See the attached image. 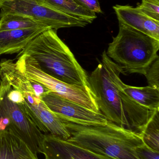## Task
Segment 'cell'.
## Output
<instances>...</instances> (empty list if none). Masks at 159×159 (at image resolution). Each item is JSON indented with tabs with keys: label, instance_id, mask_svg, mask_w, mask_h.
Returning a JSON list of instances; mask_svg holds the SVG:
<instances>
[{
	"label": "cell",
	"instance_id": "obj_1",
	"mask_svg": "<svg viewBox=\"0 0 159 159\" xmlns=\"http://www.w3.org/2000/svg\"><path fill=\"white\" fill-rule=\"evenodd\" d=\"M101 61L88 76L89 88L100 112L118 126L142 134L155 111L136 102L123 91L121 69L104 50Z\"/></svg>",
	"mask_w": 159,
	"mask_h": 159
},
{
	"label": "cell",
	"instance_id": "obj_2",
	"mask_svg": "<svg viewBox=\"0 0 159 159\" xmlns=\"http://www.w3.org/2000/svg\"><path fill=\"white\" fill-rule=\"evenodd\" d=\"M68 141L111 159H140L136 148L144 143L141 134L110 121L104 125H83L63 120Z\"/></svg>",
	"mask_w": 159,
	"mask_h": 159
},
{
	"label": "cell",
	"instance_id": "obj_3",
	"mask_svg": "<svg viewBox=\"0 0 159 159\" xmlns=\"http://www.w3.org/2000/svg\"><path fill=\"white\" fill-rule=\"evenodd\" d=\"M57 31H43L27 45L20 54H27L40 69L53 78L71 85L88 87V76Z\"/></svg>",
	"mask_w": 159,
	"mask_h": 159
},
{
	"label": "cell",
	"instance_id": "obj_4",
	"mask_svg": "<svg viewBox=\"0 0 159 159\" xmlns=\"http://www.w3.org/2000/svg\"><path fill=\"white\" fill-rule=\"evenodd\" d=\"M119 23V31L109 44L106 54L119 66L122 74H140L159 57V41L129 26Z\"/></svg>",
	"mask_w": 159,
	"mask_h": 159
},
{
	"label": "cell",
	"instance_id": "obj_5",
	"mask_svg": "<svg viewBox=\"0 0 159 159\" xmlns=\"http://www.w3.org/2000/svg\"><path fill=\"white\" fill-rule=\"evenodd\" d=\"M11 87L0 74V130L7 129L22 140L35 156L40 154L42 133L26 113L24 103L17 104L7 97Z\"/></svg>",
	"mask_w": 159,
	"mask_h": 159
},
{
	"label": "cell",
	"instance_id": "obj_6",
	"mask_svg": "<svg viewBox=\"0 0 159 159\" xmlns=\"http://www.w3.org/2000/svg\"><path fill=\"white\" fill-rule=\"evenodd\" d=\"M16 63L26 77L42 84L49 91L96 113H101L88 87L71 85L53 78L44 72L36 61L27 54H20Z\"/></svg>",
	"mask_w": 159,
	"mask_h": 159
},
{
	"label": "cell",
	"instance_id": "obj_7",
	"mask_svg": "<svg viewBox=\"0 0 159 159\" xmlns=\"http://www.w3.org/2000/svg\"><path fill=\"white\" fill-rule=\"evenodd\" d=\"M1 13L28 16L57 30L61 28L84 27L89 23L60 12L37 0H8L0 4Z\"/></svg>",
	"mask_w": 159,
	"mask_h": 159
},
{
	"label": "cell",
	"instance_id": "obj_8",
	"mask_svg": "<svg viewBox=\"0 0 159 159\" xmlns=\"http://www.w3.org/2000/svg\"><path fill=\"white\" fill-rule=\"evenodd\" d=\"M41 99L62 120L83 125H104L108 122L101 113L90 110L53 92H48Z\"/></svg>",
	"mask_w": 159,
	"mask_h": 159
},
{
	"label": "cell",
	"instance_id": "obj_9",
	"mask_svg": "<svg viewBox=\"0 0 159 159\" xmlns=\"http://www.w3.org/2000/svg\"><path fill=\"white\" fill-rule=\"evenodd\" d=\"M40 153L44 159H111L50 134H44Z\"/></svg>",
	"mask_w": 159,
	"mask_h": 159
},
{
	"label": "cell",
	"instance_id": "obj_10",
	"mask_svg": "<svg viewBox=\"0 0 159 159\" xmlns=\"http://www.w3.org/2000/svg\"><path fill=\"white\" fill-rule=\"evenodd\" d=\"M26 113L41 132L67 140L70 133L64 122L47 106L43 101L38 104L32 105L25 100Z\"/></svg>",
	"mask_w": 159,
	"mask_h": 159
},
{
	"label": "cell",
	"instance_id": "obj_11",
	"mask_svg": "<svg viewBox=\"0 0 159 159\" xmlns=\"http://www.w3.org/2000/svg\"><path fill=\"white\" fill-rule=\"evenodd\" d=\"M113 8L119 22L159 41V21L148 17L137 7L117 5Z\"/></svg>",
	"mask_w": 159,
	"mask_h": 159
},
{
	"label": "cell",
	"instance_id": "obj_12",
	"mask_svg": "<svg viewBox=\"0 0 159 159\" xmlns=\"http://www.w3.org/2000/svg\"><path fill=\"white\" fill-rule=\"evenodd\" d=\"M47 28L0 32V55L13 54L22 51L31 40Z\"/></svg>",
	"mask_w": 159,
	"mask_h": 159
},
{
	"label": "cell",
	"instance_id": "obj_13",
	"mask_svg": "<svg viewBox=\"0 0 159 159\" xmlns=\"http://www.w3.org/2000/svg\"><path fill=\"white\" fill-rule=\"evenodd\" d=\"M0 159H38L28 146L7 129L0 130Z\"/></svg>",
	"mask_w": 159,
	"mask_h": 159
},
{
	"label": "cell",
	"instance_id": "obj_14",
	"mask_svg": "<svg viewBox=\"0 0 159 159\" xmlns=\"http://www.w3.org/2000/svg\"><path fill=\"white\" fill-rule=\"evenodd\" d=\"M0 74L6 78L13 89L22 93L25 100L37 97L32 86L30 80L20 71L16 63L12 60L3 59L1 60Z\"/></svg>",
	"mask_w": 159,
	"mask_h": 159
},
{
	"label": "cell",
	"instance_id": "obj_15",
	"mask_svg": "<svg viewBox=\"0 0 159 159\" xmlns=\"http://www.w3.org/2000/svg\"><path fill=\"white\" fill-rule=\"evenodd\" d=\"M68 16L91 23L97 18L96 13L79 5L73 0H37Z\"/></svg>",
	"mask_w": 159,
	"mask_h": 159
},
{
	"label": "cell",
	"instance_id": "obj_16",
	"mask_svg": "<svg viewBox=\"0 0 159 159\" xmlns=\"http://www.w3.org/2000/svg\"><path fill=\"white\" fill-rule=\"evenodd\" d=\"M123 90L136 102L152 111L159 109V89L147 86L137 87L123 84Z\"/></svg>",
	"mask_w": 159,
	"mask_h": 159
},
{
	"label": "cell",
	"instance_id": "obj_17",
	"mask_svg": "<svg viewBox=\"0 0 159 159\" xmlns=\"http://www.w3.org/2000/svg\"><path fill=\"white\" fill-rule=\"evenodd\" d=\"M49 28L28 16L16 13L0 14V32L34 28Z\"/></svg>",
	"mask_w": 159,
	"mask_h": 159
},
{
	"label": "cell",
	"instance_id": "obj_18",
	"mask_svg": "<svg viewBox=\"0 0 159 159\" xmlns=\"http://www.w3.org/2000/svg\"><path fill=\"white\" fill-rule=\"evenodd\" d=\"M141 136L147 146L159 152V109L155 111Z\"/></svg>",
	"mask_w": 159,
	"mask_h": 159
},
{
	"label": "cell",
	"instance_id": "obj_19",
	"mask_svg": "<svg viewBox=\"0 0 159 159\" xmlns=\"http://www.w3.org/2000/svg\"><path fill=\"white\" fill-rule=\"evenodd\" d=\"M145 76L147 80L148 86L159 89V57L150 64L147 70Z\"/></svg>",
	"mask_w": 159,
	"mask_h": 159
},
{
	"label": "cell",
	"instance_id": "obj_20",
	"mask_svg": "<svg viewBox=\"0 0 159 159\" xmlns=\"http://www.w3.org/2000/svg\"><path fill=\"white\" fill-rule=\"evenodd\" d=\"M137 8L148 17L159 21V5L142 1V4L137 7Z\"/></svg>",
	"mask_w": 159,
	"mask_h": 159
},
{
	"label": "cell",
	"instance_id": "obj_21",
	"mask_svg": "<svg viewBox=\"0 0 159 159\" xmlns=\"http://www.w3.org/2000/svg\"><path fill=\"white\" fill-rule=\"evenodd\" d=\"M136 153L140 159H159V152L147 146L144 143L136 148Z\"/></svg>",
	"mask_w": 159,
	"mask_h": 159
},
{
	"label": "cell",
	"instance_id": "obj_22",
	"mask_svg": "<svg viewBox=\"0 0 159 159\" xmlns=\"http://www.w3.org/2000/svg\"><path fill=\"white\" fill-rule=\"evenodd\" d=\"M77 4L95 13H103L98 0H73Z\"/></svg>",
	"mask_w": 159,
	"mask_h": 159
},
{
	"label": "cell",
	"instance_id": "obj_23",
	"mask_svg": "<svg viewBox=\"0 0 159 159\" xmlns=\"http://www.w3.org/2000/svg\"><path fill=\"white\" fill-rule=\"evenodd\" d=\"M7 97L11 102L17 104H22L25 102V99L22 93L19 91L13 89L11 86L7 92Z\"/></svg>",
	"mask_w": 159,
	"mask_h": 159
},
{
	"label": "cell",
	"instance_id": "obj_24",
	"mask_svg": "<svg viewBox=\"0 0 159 159\" xmlns=\"http://www.w3.org/2000/svg\"><path fill=\"white\" fill-rule=\"evenodd\" d=\"M30 80L31 81L32 86L34 90L35 93L38 98L41 99V97L44 94L48 92L49 91L47 89L44 87L42 84H40L34 80Z\"/></svg>",
	"mask_w": 159,
	"mask_h": 159
},
{
	"label": "cell",
	"instance_id": "obj_25",
	"mask_svg": "<svg viewBox=\"0 0 159 159\" xmlns=\"http://www.w3.org/2000/svg\"><path fill=\"white\" fill-rule=\"evenodd\" d=\"M142 1L147 2L159 5V0H142Z\"/></svg>",
	"mask_w": 159,
	"mask_h": 159
},
{
	"label": "cell",
	"instance_id": "obj_26",
	"mask_svg": "<svg viewBox=\"0 0 159 159\" xmlns=\"http://www.w3.org/2000/svg\"><path fill=\"white\" fill-rule=\"evenodd\" d=\"M8 1V0H0V4H2V3L3 2H5V1Z\"/></svg>",
	"mask_w": 159,
	"mask_h": 159
},
{
	"label": "cell",
	"instance_id": "obj_27",
	"mask_svg": "<svg viewBox=\"0 0 159 159\" xmlns=\"http://www.w3.org/2000/svg\"></svg>",
	"mask_w": 159,
	"mask_h": 159
}]
</instances>
